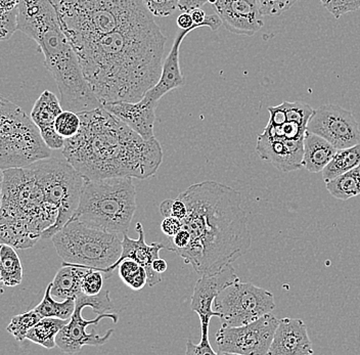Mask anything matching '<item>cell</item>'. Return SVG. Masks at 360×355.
<instances>
[{
  "label": "cell",
  "mask_w": 360,
  "mask_h": 355,
  "mask_svg": "<svg viewBox=\"0 0 360 355\" xmlns=\"http://www.w3.org/2000/svg\"><path fill=\"white\" fill-rule=\"evenodd\" d=\"M328 192L342 201L360 195V165L326 183Z\"/></svg>",
  "instance_id": "27"
},
{
  "label": "cell",
  "mask_w": 360,
  "mask_h": 355,
  "mask_svg": "<svg viewBox=\"0 0 360 355\" xmlns=\"http://www.w3.org/2000/svg\"><path fill=\"white\" fill-rule=\"evenodd\" d=\"M62 265L51 282V296L58 300L76 299L82 292V280L89 269L66 262H63Z\"/></svg>",
  "instance_id": "23"
},
{
  "label": "cell",
  "mask_w": 360,
  "mask_h": 355,
  "mask_svg": "<svg viewBox=\"0 0 360 355\" xmlns=\"http://www.w3.org/2000/svg\"><path fill=\"white\" fill-rule=\"evenodd\" d=\"M307 131L328 141L337 150L353 147L360 141V128L352 112L337 105L314 110Z\"/></svg>",
  "instance_id": "15"
},
{
  "label": "cell",
  "mask_w": 360,
  "mask_h": 355,
  "mask_svg": "<svg viewBox=\"0 0 360 355\" xmlns=\"http://www.w3.org/2000/svg\"><path fill=\"white\" fill-rule=\"evenodd\" d=\"M179 198L188 208L181 224L191 241L177 255L198 275L217 273L250 250L252 235L238 191L206 181L191 184Z\"/></svg>",
  "instance_id": "2"
},
{
  "label": "cell",
  "mask_w": 360,
  "mask_h": 355,
  "mask_svg": "<svg viewBox=\"0 0 360 355\" xmlns=\"http://www.w3.org/2000/svg\"><path fill=\"white\" fill-rule=\"evenodd\" d=\"M81 127V119L78 113L73 111H63L58 115L55 123V129L63 138H71L78 134Z\"/></svg>",
  "instance_id": "33"
},
{
  "label": "cell",
  "mask_w": 360,
  "mask_h": 355,
  "mask_svg": "<svg viewBox=\"0 0 360 355\" xmlns=\"http://www.w3.org/2000/svg\"><path fill=\"white\" fill-rule=\"evenodd\" d=\"M4 170L1 169V168H0V184H2V183H4Z\"/></svg>",
  "instance_id": "45"
},
{
  "label": "cell",
  "mask_w": 360,
  "mask_h": 355,
  "mask_svg": "<svg viewBox=\"0 0 360 355\" xmlns=\"http://www.w3.org/2000/svg\"><path fill=\"white\" fill-rule=\"evenodd\" d=\"M278 321L270 312L248 325L229 327L224 323L216 333L217 354H269Z\"/></svg>",
  "instance_id": "14"
},
{
  "label": "cell",
  "mask_w": 360,
  "mask_h": 355,
  "mask_svg": "<svg viewBox=\"0 0 360 355\" xmlns=\"http://www.w3.org/2000/svg\"><path fill=\"white\" fill-rule=\"evenodd\" d=\"M132 179H84L77 209L70 220H79L109 233H127L136 211V191Z\"/></svg>",
  "instance_id": "7"
},
{
  "label": "cell",
  "mask_w": 360,
  "mask_h": 355,
  "mask_svg": "<svg viewBox=\"0 0 360 355\" xmlns=\"http://www.w3.org/2000/svg\"><path fill=\"white\" fill-rule=\"evenodd\" d=\"M166 41L153 20L94 38L74 49L101 105L134 103L159 81Z\"/></svg>",
  "instance_id": "1"
},
{
  "label": "cell",
  "mask_w": 360,
  "mask_h": 355,
  "mask_svg": "<svg viewBox=\"0 0 360 355\" xmlns=\"http://www.w3.org/2000/svg\"><path fill=\"white\" fill-rule=\"evenodd\" d=\"M262 134L274 136V138L298 141V139L305 138L306 134H307V125L300 124L296 121H287L281 125H272L267 123Z\"/></svg>",
  "instance_id": "32"
},
{
  "label": "cell",
  "mask_w": 360,
  "mask_h": 355,
  "mask_svg": "<svg viewBox=\"0 0 360 355\" xmlns=\"http://www.w3.org/2000/svg\"><path fill=\"white\" fill-rule=\"evenodd\" d=\"M224 325L229 327L253 323L276 309L271 292L240 280L222 290L213 303Z\"/></svg>",
  "instance_id": "12"
},
{
  "label": "cell",
  "mask_w": 360,
  "mask_h": 355,
  "mask_svg": "<svg viewBox=\"0 0 360 355\" xmlns=\"http://www.w3.org/2000/svg\"><path fill=\"white\" fill-rule=\"evenodd\" d=\"M337 149L328 141L308 132L304 138L303 167L310 173L323 172Z\"/></svg>",
  "instance_id": "24"
},
{
  "label": "cell",
  "mask_w": 360,
  "mask_h": 355,
  "mask_svg": "<svg viewBox=\"0 0 360 355\" xmlns=\"http://www.w3.org/2000/svg\"><path fill=\"white\" fill-rule=\"evenodd\" d=\"M62 112L60 101H58L55 93L49 91L42 92L31 112V119L51 150H62L64 147L65 138L58 136L55 129L56 118Z\"/></svg>",
  "instance_id": "21"
},
{
  "label": "cell",
  "mask_w": 360,
  "mask_h": 355,
  "mask_svg": "<svg viewBox=\"0 0 360 355\" xmlns=\"http://www.w3.org/2000/svg\"><path fill=\"white\" fill-rule=\"evenodd\" d=\"M1 203H2V186H1V184H0V208H1Z\"/></svg>",
  "instance_id": "46"
},
{
  "label": "cell",
  "mask_w": 360,
  "mask_h": 355,
  "mask_svg": "<svg viewBox=\"0 0 360 355\" xmlns=\"http://www.w3.org/2000/svg\"><path fill=\"white\" fill-rule=\"evenodd\" d=\"M123 235L70 220L51 238L63 262L96 269L105 273L122 253Z\"/></svg>",
  "instance_id": "8"
},
{
  "label": "cell",
  "mask_w": 360,
  "mask_h": 355,
  "mask_svg": "<svg viewBox=\"0 0 360 355\" xmlns=\"http://www.w3.org/2000/svg\"><path fill=\"white\" fill-rule=\"evenodd\" d=\"M152 269H154V271H156L157 273H160V275H162V273H165V271H167L168 264L167 262H165V260L162 259V258L159 257L157 258V259H155L154 262H153Z\"/></svg>",
  "instance_id": "44"
},
{
  "label": "cell",
  "mask_w": 360,
  "mask_h": 355,
  "mask_svg": "<svg viewBox=\"0 0 360 355\" xmlns=\"http://www.w3.org/2000/svg\"><path fill=\"white\" fill-rule=\"evenodd\" d=\"M298 0H259L263 15L276 17L287 12Z\"/></svg>",
  "instance_id": "37"
},
{
  "label": "cell",
  "mask_w": 360,
  "mask_h": 355,
  "mask_svg": "<svg viewBox=\"0 0 360 355\" xmlns=\"http://www.w3.org/2000/svg\"><path fill=\"white\" fill-rule=\"evenodd\" d=\"M119 276L126 286L134 291L143 289L148 284V275L143 265L132 259H125L118 266Z\"/></svg>",
  "instance_id": "30"
},
{
  "label": "cell",
  "mask_w": 360,
  "mask_h": 355,
  "mask_svg": "<svg viewBox=\"0 0 360 355\" xmlns=\"http://www.w3.org/2000/svg\"><path fill=\"white\" fill-rule=\"evenodd\" d=\"M78 134L65 139L62 154L85 181L156 174L163 150L156 138L145 139L101 107L78 113Z\"/></svg>",
  "instance_id": "3"
},
{
  "label": "cell",
  "mask_w": 360,
  "mask_h": 355,
  "mask_svg": "<svg viewBox=\"0 0 360 355\" xmlns=\"http://www.w3.org/2000/svg\"><path fill=\"white\" fill-rule=\"evenodd\" d=\"M312 343L307 328L299 318H285L278 321L269 355H311Z\"/></svg>",
  "instance_id": "20"
},
{
  "label": "cell",
  "mask_w": 360,
  "mask_h": 355,
  "mask_svg": "<svg viewBox=\"0 0 360 355\" xmlns=\"http://www.w3.org/2000/svg\"><path fill=\"white\" fill-rule=\"evenodd\" d=\"M18 30L37 42L60 93L63 109L81 113L101 107L85 79L75 49L58 23L49 0H19Z\"/></svg>",
  "instance_id": "4"
},
{
  "label": "cell",
  "mask_w": 360,
  "mask_h": 355,
  "mask_svg": "<svg viewBox=\"0 0 360 355\" xmlns=\"http://www.w3.org/2000/svg\"><path fill=\"white\" fill-rule=\"evenodd\" d=\"M19 0H0V11L4 13L13 12L18 8Z\"/></svg>",
  "instance_id": "43"
},
{
  "label": "cell",
  "mask_w": 360,
  "mask_h": 355,
  "mask_svg": "<svg viewBox=\"0 0 360 355\" xmlns=\"http://www.w3.org/2000/svg\"><path fill=\"white\" fill-rule=\"evenodd\" d=\"M112 309L114 303L110 297L109 290L92 296L81 292L75 299V310L69 323L56 336V347L65 354H75L84 346H101L107 343L114 334V330H108L103 336H100L94 332L87 333L86 328L90 325H98L103 318L118 323V314H108Z\"/></svg>",
  "instance_id": "11"
},
{
  "label": "cell",
  "mask_w": 360,
  "mask_h": 355,
  "mask_svg": "<svg viewBox=\"0 0 360 355\" xmlns=\"http://www.w3.org/2000/svg\"><path fill=\"white\" fill-rule=\"evenodd\" d=\"M326 11L340 19L346 13L355 12L360 8V0H321Z\"/></svg>",
  "instance_id": "34"
},
{
  "label": "cell",
  "mask_w": 360,
  "mask_h": 355,
  "mask_svg": "<svg viewBox=\"0 0 360 355\" xmlns=\"http://www.w3.org/2000/svg\"><path fill=\"white\" fill-rule=\"evenodd\" d=\"M256 152L281 172H291L303 167L304 139L292 141L266 134H259Z\"/></svg>",
  "instance_id": "18"
},
{
  "label": "cell",
  "mask_w": 360,
  "mask_h": 355,
  "mask_svg": "<svg viewBox=\"0 0 360 355\" xmlns=\"http://www.w3.org/2000/svg\"><path fill=\"white\" fill-rule=\"evenodd\" d=\"M135 231L139 233V239H131V238L128 237L127 233H124L122 253H121L120 257L117 260L116 264L112 265L105 271L103 276H105V280H108V278H111L115 269H118L119 265L123 260L132 259L145 267L146 275H148V286H156L157 284L162 282V276L152 269V264L155 259L160 257V252L163 249H166L165 244H162V243H153L152 245L146 244L145 231H143V224L141 222H137Z\"/></svg>",
  "instance_id": "17"
},
{
  "label": "cell",
  "mask_w": 360,
  "mask_h": 355,
  "mask_svg": "<svg viewBox=\"0 0 360 355\" xmlns=\"http://www.w3.org/2000/svg\"><path fill=\"white\" fill-rule=\"evenodd\" d=\"M158 103L143 96L139 102L108 103L103 107L137 132L141 138L152 139L155 138L154 125Z\"/></svg>",
  "instance_id": "19"
},
{
  "label": "cell",
  "mask_w": 360,
  "mask_h": 355,
  "mask_svg": "<svg viewBox=\"0 0 360 355\" xmlns=\"http://www.w3.org/2000/svg\"><path fill=\"white\" fill-rule=\"evenodd\" d=\"M238 280H240V278L231 264H227L217 273L201 276V278L198 280L191 296V307L193 311L197 312L201 321V342L193 344L188 340L186 355L218 354L214 351L209 340L211 318L213 316L219 318L218 312L213 309L214 300L222 290Z\"/></svg>",
  "instance_id": "13"
},
{
  "label": "cell",
  "mask_w": 360,
  "mask_h": 355,
  "mask_svg": "<svg viewBox=\"0 0 360 355\" xmlns=\"http://www.w3.org/2000/svg\"><path fill=\"white\" fill-rule=\"evenodd\" d=\"M29 166L44 191L45 199L58 210L56 224L46 229L41 238L51 239L75 213L84 179L66 159L49 157Z\"/></svg>",
  "instance_id": "10"
},
{
  "label": "cell",
  "mask_w": 360,
  "mask_h": 355,
  "mask_svg": "<svg viewBox=\"0 0 360 355\" xmlns=\"http://www.w3.org/2000/svg\"><path fill=\"white\" fill-rule=\"evenodd\" d=\"M160 212L164 217H174L181 220L188 214V208L186 203L179 198L175 200L167 199L160 205Z\"/></svg>",
  "instance_id": "39"
},
{
  "label": "cell",
  "mask_w": 360,
  "mask_h": 355,
  "mask_svg": "<svg viewBox=\"0 0 360 355\" xmlns=\"http://www.w3.org/2000/svg\"><path fill=\"white\" fill-rule=\"evenodd\" d=\"M177 26L180 29H199L202 28V25H198L193 23V17H191V13H182L177 19Z\"/></svg>",
  "instance_id": "42"
},
{
  "label": "cell",
  "mask_w": 360,
  "mask_h": 355,
  "mask_svg": "<svg viewBox=\"0 0 360 355\" xmlns=\"http://www.w3.org/2000/svg\"><path fill=\"white\" fill-rule=\"evenodd\" d=\"M195 29H180L176 32L174 42L171 47L168 57L163 62L162 73L157 84L146 92L145 98L159 103V101L173 89H179L184 85V74L181 73L179 64L180 46L186 36Z\"/></svg>",
  "instance_id": "22"
},
{
  "label": "cell",
  "mask_w": 360,
  "mask_h": 355,
  "mask_svg": "<svg viewBox=\"0 0 360 355\" xmlns=\"http://www.w3.org/2000/svg\"><path fill=\"white\" fill-rule=\"evenodd\" d=\"M4 284L2 283V280H0V294L4 293Z\"/></svg>",
  "instance_id": "47"
},
{
  "label": "cell",
  "mask_w": 360,
  "mask_h": 355,
  "mask_svg": "<svg viewBox=\"0 0 360 355\" xmlns=\"http://www.w3.org/2000/svg\"><path fill=\"white\" fill-rule=\"evenodd\" d=\"M0 251H1V244H0ZM0 271H1V257H0Z\"/></svg>",
  "instance_id": "48"
},
{
  "label": "cell",
  "mask_w": 360,
  "mask_h": 355,
  "mask_svg": "<svg viewBox=\"0 0 360 355\" xmlns=\"http://www.w3.org/2000/svg\"><path fill=\"white\" fill-rule=\"evenodd\" d=\"M360 165V143L353 147L337 150L332 160L328 162L323 170V179L325 183L336 179L344 173L350 172Z\"/></svg>",
  "instance_id": "25"
},
{
  "label": "cell",
  "mask_w": 360,
  "mask_h": 355,
  "mask_svg": "<svg viewBox=\"0 0 360 355\" xmlns=\"http://www.w3.org/2000/svg\"><path fill=\"white\" fill-rule=\"evenodd\" d=\"M70 320H60L56 318H41L27 334V340L38 344L46 349L56 347V338L60 330Z\"/></svg>",
  "instance_id": "26"
},
{
  "label": "cell",
  "mask_w": 360,
  "mask_h": 355,
  "mask_svg": "<svg viewBox=\"0 0 360 355\" xmlns=\"http://www.w3.org/2000/svg\"><path fill=\"white\" fill-rule=\"evenodd\" d=\"M103 273L96 269H89L82 280V292L86 295H98L103 291Z\"/></svg>",
  "instance_id": "36"
},
{
  "label": "cell",
  "mask_w": 360,
  "mask_h": 355,
  "mask_svg": "<svg viewBox=\"0 0 360 355\" xmlns=\"http://www.w3.org/2000/svg\"><path fill=\"white\" fill-rule=\"evenodd\" d=\"M216 15L236 35H255L264 26L259 0H214Z\"/></svg>",
  "instance_id": "16"
},
{
  "label": "cell",
  "mask_w": 360,
  "mask_h": 355,
  "mask_svg": "<svg viewBox=\"0 0 360 355\" xmlns=\"http://www.w3.org/2000/svg\"><path fill=\"white\" fill-rule=\"evenodd\" d=\"M1 271L0 280L6 287H15L22 280V267L21 259L15 252V247L8 244H1Z\"/></svg>",
  "instance_id": "29"
},
{
  "label": "cell",
  "mask_w": 360,
  "mask_h": 355,
  "mask_svg": "<svg viewBox=\"0 0 360 355\" xmlns=\"http://www.w3.org/2000/svg\"><path fill=\"white\" fill-rule=\"evenodd\" d=\"M209 0H179V8L181 12L191 13V11L202 8Z\"/></svg>",
  "instance_id": "41"
},
{
  "label": "cell",
  "mask_w": 360,
  "mask_h": 355,
  "mask_svg": "<svg viewBox=\"0 0 360 355\" xmlns=\"http://www.w3.org/2000/svg\"><path fill=\"white\" fill-rule=\"evenodd\" d=\"M51 283L45 290L44 299L35 307V311L44 318H56L60 320H70L75 310V298H68L56 301L51 296Z\"/></svg>",
  "instance_id": "28"
},
{
  "label": "cell",
  "mask_w": 360,
  "mask_h": 355,
  "mask_svg": "<svg viewBox=\"0 0 360 355\" xmlns=\"http://www.w3.org/2000/svg\"><path fill=\"white\" fill-rule=\"evenodd\" d=\"M179 0H143L148 12L155 17H168L179 8Z\"/></svg>",
  "instance_id": "35"
},
{
  "label": "cell",
  "mask_w": 360,
  "mask_h": 355,
  "mask_svg": "<svg viewBox=\"0 0 360 355\" xmlns=\"http://www.w3.org/2000/svg\"><path fill=\"white\" fill-rule=\"evenodd\" d=\"M73 49L134 25L153 21L143 0H49Z\"/></svg>",
  "instance_id": "6"
},
{
  "label": "cell",
  "mask_w": 360,
  "mask_h": 355,
  "mask_svg": "<svg viewBox=\"0 0 360 355\" xmlns=\"http://www.w3.org/2000/svg\"><path fill=\"white\" fill-rule=\"evenodd\" d=\"M182 228L181 220L174 217H164L161 222V231L167 238L173 237Z\"/></svg>",
  "instance_id": "40"
},
{
  "label": "cell",
  "mask_w": 360,
  "mask_h": 355,
  "mask_svg": "<svg viewBox=\"0 0 360 355\" xmlns=\"http://www.w3.org/2000/svg\"><path fill=\"white\" fill-rule=\"evenodd\" d=\"M41 318L35 309L18 314L11 318L10 325L6 328V331L13 335L15 340L22 342L26 339L27 334L30 331L31 328L34 327Z\"/></svg>",
  "instance_id": "31"
},
{
  "label": "cell",
  "mask_w": 360,
  "mask_h": 355,
  "mask_svg": "<svg viewBox=\"0 0 360 355\" xmlns=\"http://www.w3.org/2000/svg\"><path fill=\"white\" fill-rule=\"evenodd\" d=\"M17 17L18 8L8 13L0 11V42L10 39L18 30Z\"/></svg>",
  "instance_id": "38"
},
{
  "label": "cell",
  "mask_w": 360,
  "mask_h": 355,
  "mask_svg": "<svg viewBox=\"0 0 360 355\" xmlns=\"http://www.w3.org/2000/svg\"><path fill=\"white\" fill-rule=\"evenodd\" d=\"M49 157L51 150L31 117L0 96V168L26 167Z\"/></svg>",
  "instance_id": "9"
},
{
  "label": "cell",
  "mask_w": 360,
  "mask_h": 355,
  "mask_svg": "<svg viewBox=\"0 0 360 355\" xmlns=\"http://www.w3.org/2000/svg\"><path fill=\"white\" fill-rule=\"evenodd\" d=\"M0 208V244L32 248L56 224L58 210L45 199L30 166L4 170Z\"/></svg>",
  "instance_id": "5"
}]
</instances>
